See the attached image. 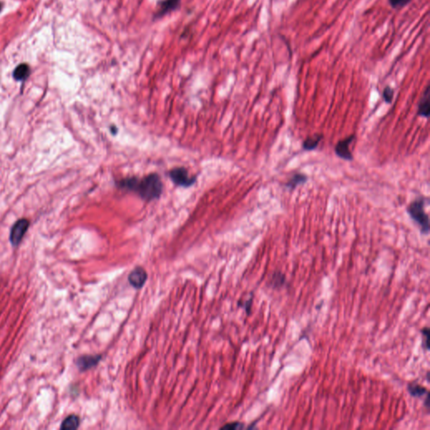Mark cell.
<instances>
[{
    "mask_svg": "<svg viewBox=\"0 0 430 430\" xmlns=\"http://www.w3.org/2000/svg\"><path fill=\"white\" fill-rule=\"evenodd\" d=\"M117 186L134 191L143 199L147 201L159 198L163 190L160 177L156 173L148 175L141 180L135 178L123 179L117 183Z\"/></svg>",
    "mask_w": 430,
    "mask_h": 430,
    "instance_id": "1",
    "label": "cell"
},
{
    "mask_svg": "<svg viewBox=\"0 0 430 430\" xmlns=\"http://www.w3.org/2000/svg\"><path fill=\"white\" fill-rule=\"evenodd\" d=\"M425 200L424 197H419L408 204L407 212L415 223L419 224L423 235L428 236L430 233V218L427 213L425 212Z\"/></svg>",
    "mask_w": 430,
    "mask_h": 430,
    "instance_id": "2",
    "label": "cell"
},
{
    "mask_svg": "<svg viewBox=\"0 0 430 430\" xmlns=\"http://www.w3.org/2000/svg\"><path fill=\"white\" fill-rule=\"evenodd\" d=\"M29 222L26 219L22 218L18 220L13 226H12L11 231H10V236H9V240L11 242L13 246H18L21 243L22 239L27 232V230L29 229Z\"/></svg>",
    "mask_w": 430,
    "mask_h": 430,
    "instance_id": "3",
    "label": "cell"
},
{
    "mask_svg": "<svg viewBox=\"0 0 430 430\" xmlns=\"http://www.w3.org/2000/svg\"><path fill=\"white\" fill-rule=\"evenodd\" d=\"M355 139V134H350L343 140L338 141L337 144L335 145V147H334V152H335V154L337 155V157L343 159V160L348 161H353L354 157L352 155L351 151H349V145Z\"/></svg>",
    "mask_w": 430,
    "mask_h": 430,
    "instance_id": "4",
    "label": "cell"
},
{
    "mask_svg": "<svg viewBox=\"0 0 430 430\" xmlns=\"http://www.w3.org/2000/svg\"><path fill=\"white\" fill-rule=\"evenodd\" d=\"M170 178L175 184L181 187H189L195 182L194 178H190L188 172L183 167H177L169 173Z\"/></svg>",
    "mask_w": 430,
    "mask_h": 430,
    "instance_id": "5",
    "label": "cell"
},
{
    "mask_svg": "<svg viewBox=\"0 0 430 430\" xmlns=\"http://www.w3.org/2000/svg\"><path fill=\"white\" fill-rule=\"evenodd\" d=\"M129 282L135 288H142L147 279V274L143 268H137L131 271L129 276Z\"/></svg>",
    "mask_w": 430,
    "mask_h": 430,
    "instance_id": "6",
    "label": "cell"
},
{
    "mask_svg": "<svg viewBox=\"0 0 430 430\" xmlns=\"http://www.w3.org/2000/svg\"><path fill=\"white\" fill-rule=\"evenodd\" d=\"M430 114V85H428L418 106V115L429 119Z\"/></svg>",
    "mask_w": 430,
    "mask_h": 430,
    "instance_id": "7",
    "label": "cell"
},
{
    "mask_svg": "<svg viewBox=\"0 0 430 430\" xmlns=\"http://www.w3.org/2000/svg\"><path fill=\"white\" fill-rule=\"evenodd\" d=\"M180 1L181 0H163L159 3L158 10L156 13V15L158 17H160L166 15L169 12L173 11L179 6Z\"/></svg>",
    "mask_w": 430,
    "mask_h": 430,
    "instance_id": "8",
    "label": "cell"
},
{
    "mask_svg": "<svg viewBox=\"0 0 430 430\" xmlns=\"http://www.w3.org/2000/svg\"><path fill=\"white\" fill-rule=\"evenodd\" d=\"M308 180V178L307 175L301 173V172H296L288 179V182L285 183V187L293 191L299 185H302V184L307 183Z\"/></svg>",
    "mask_w": 430,
    "mask_h": 430,
    "instance_id": "9",
    "label": "cell"
},
{
    "mask_svg": "<svg viewBox=\"0 0 430 430\" xmlns=\"http://www.w3.org/2000/svg\"><path fill=\"white\" fill-rule=\"evenodd\" d=\"M100 360V356H82L79 358L77 361V365L79 366V368L81 371H86L87 369H90L93 366H96L99 360Z\"/></svg>",
    "mask_w": 430,
    "mask_h": 430,
    "instance_id": "10",
    "label": "cell"
},
{
    "mask_svg": "<svg viewBox=\"0 0 430 430\" xmlns=\"http://www.w3.org/2000/svg\"><path fill=\"white\" fill-rule=\"evenodd\" d=\"M323 139V134H316L313 136H309L302 142V149L304 151H311L317 148L320 141Z\"/></svg>",
    "mask_w": 430,
    "mask_h": 430,
    "instance_id": "11",
    "label": "cell"
},
{
    "mask_svg": "<svg viewBox=\"0 0 430 430\" xmlns=\"http://www.w3.org/2000/svg\"><path fill=\"white\" fill-rule=\"evenodd\" d=\"M270 285L274 289H280L286 283V276L280 270H275L270 275Z\"/></svg>",
    "mask_w": 430,
    "mask_h": 430,
    "instance_id": "12",
    "label": "cell"
},
{
    "mask_svg": "<svg viewBox=\"0 0 430 430\" xmlns=\"http://www.w3.org/2000/svg\"><path fill=\"white\" fill-rule=\"evenodd\" d=\"M407 391L410 393V395L414 397V398H424V397H426L428 394H430L426 387H423L418 383L408 384Z\"/></svg>",
    "mask_w": 430,
    "mask_h": 430,
    "instance_id": "13",
    "label": "cell"
},
{
    "mask_svg": "<svg viewBox=\"0 0 430 430\" xmlns=\"http://www.w3.org/2000/svg\"><path fill=\"white\" fill-rule=\"evenodd\" d=\"M29 74H30V68L29 66L26 63H22L15 68L13 76L16 81H25L26 79H28Z\"/></svg>",
    "mask_w": 430,
    "mask_h": 430,
    "instance_id": "14",
    "label": "cell"
},
{
    "mask_svg": "<svg viewBox=\"0 0 430 430\" xmlns=\"http://www.w3.org/2000/svg\"><path fill=\"white\" fill-rule=\"evenodd\" d=\"M80 419L77 415H70L63 420L61 425V430H76L79 427Z\"/></svg>",
    "mask_w": 430,
    "mask_h": 430,
    "instance_id": "15",
    "label": "cell"
},
{
    "mask_svg": "<svg viewBox=\"0 0 430 430\" xmlns=\"http://www.w3.org/2000/svg\"><path fill=\"white\" fill-rule=\"evenodd\" d=\"M393 97H394V90H393V87L387 86V87L384 88L383 92H382V99H383L385 103L392 104Z\"/></svg>",
    "mask_w": 430,
    "mask_h": 430,
    "instance_id": "16",
    "label": "cell"
},
{
    "mask_svg": "<svg viewBox=\"0 0 430 430\" xmlns=\"http://www.w3.org/2000/svg\"><path fill=\"white\" fill-rule=\"evenodd\" d=\"M421 333L422 336H423V346H424V349L426 351H428L430 349V328H428V327L422 328Z\"/></svg>",
    "mask_w": 430,
    "mask_h": 430,
    "instance_id": "17",
    "label": "cell"
},
{
    "mask_svg": "<svg viewBox=\"0 0 430 430\" xmlns=\"http://www.w3.org/2000/svg\"><path fill=\"white\" fill-rule=\"evenodd\" d=\"M411 0H388V2H389L391 6L394 8V9H397V8H401V7H403V6L406 5L407 3H409Z\"/></svg>",
    "mask_w": 430,
    "mask_h": 430,
    "instance_id": "18",
    "label": "cell"
},
{
    "mask_svg": "<svg viewBox=\"0 0 430 430\" xmlns=\"http://www.w3.org/2000/svg\"><path fill=\"white\" fill-rule=\"evenodd\" d=\"M243 425L240 423H233V424H229L223 427V429H227V430H237V429H242Z\"/></svg>",
    "mask_w": 430,
    "mask_h": 430,
    "instance_id": "19",
    "label": "cell"
},
{
    "mask_svg": "<svg viewBox=\"0 0 430 430\" xmlns=\"http://www.w3.org/2000/svg\"><path fill=\"white\" fill-rule=\"evenodd\" d=\"M2 8H3V4H2V3H0V11L2 10Z\"/></svg>",
    "mask_w": 430,
    "mask_h": 430,
    "instance_id": "20",
    "label": "cell"
}]
</instances>
